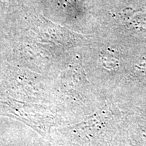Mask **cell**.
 Returning a JSON list of instances; mask_svg holds the SVG:
<instances>
[{
  "label": "cell",
  "instance_id": "cell-1",
  "mask_svg": "<svg viewBox=\"0 0 146 146\" xmlns=\"http://www.w3.org/2000/svg\"><path fill=\"white\" fill-rule=\"evenodd\" d=\"M8 116L29 126L45 139H51L50 131L55 118L52 111L43 105L10 100L4 103Z\"/></svg>",
  "mask_w": 146,
  "mask_h": 146
}]
</instances>
